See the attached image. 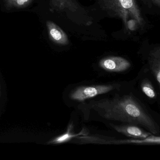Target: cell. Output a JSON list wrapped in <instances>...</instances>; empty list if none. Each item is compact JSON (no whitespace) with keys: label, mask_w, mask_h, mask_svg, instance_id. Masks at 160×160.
I'll use <instances>...</instances> for the list:
<instances>
[{"label":"cell","mask_w":160,"mask_h":160,"mask_svg":"<svg viewBox=\"0 0 160 160\" xmlns=\"http://www.w3.org/2000/svg\"><path fill=\"white\" fill-rule=\"evenodd\" d=\"M73 126L72 124H69L67 128V131L65 133L56 137V138L52 139L51 141L48 142V144H62V143H66L70 141L72 138L78 136L79 135L87 136V135L84 134V133L81 132L77 134H75L72 132Z\"/></svg>","instance_id":"cell-10"},{"label":"cell","mask_w":160,"mask_h":160,"mask_svg":"<svg viewBox=\"0 0 160 160\" xmlns=\"http://www.w3.org/2000/svg\"><path fill=\"white\" fill-rule=\"evenodd\" d=\"M56 7L61 10H67L72 13H77L80 9L74 0H53Z\"/></svg>","instance_id":"cell-9"},{"label":"cell","mask_w":160,"mask_h":160,"mask_svg":"<svg viewBox=\"0 0 160 160\" xmlns=\"http://www.w3.org/2000/svg\"><path fill=\"white\" fill-rule=\"evenodd\" d=\"M118 85H96L80 86L74 89L70 97L72 100L83 102L98 95L108 93L116 89Z\"/></svg>","instance_id":"cell-3"},{"label":"cell","mask_w":160,"mask_h":160,"mask_svg":"<svg viewBox=\"0 0 160 160\" xmlns=\"http://www.w3.org/2000/svg\"><path fill=\"white\" fill-rule=\"evenodd\" d=\"M80 141L84 143H98V144H127V143H133V144H158L160 143V138L159 136L151 135L147 138L143 139H126V140H112V139H103L100 138L94 137L93 136L81 137H78Z\"/></svg>","instance_id":"cell-4"},{"label":"cell","mask_w":160,"mask_h":160,"mask_svg":"<svg viewBox=\"0 0 160 160\" xmlns=\"http://www.w3.org/2000/svg\"><path fill=\"white\" fill-rule=\"evenodd\" d=\"M101 8L111 16L120 18L128 30L129 18L136 21L140 27L144 25V19L136 0H98Z\"/></svg>","instance_id":"cell-2"},{"label":"cell","mask_w":160,"mask_h":160,"mask_svg":"<svg viewBox=\"0 0 160 160\" xmlns=\"http://www.w3.org/2000/svg\"><path fill=\"white\" fill-rule=\"evenodd\" d=\"M88 105L89 110L92 109L103 118L140 125L153 134L159 133L158 124L132 95H117L111 98L90 101Z\"/></svg>","instance_id":"cell-1"},{"label":"cell","mask_w":160,"mask_h":160,"mask_svg":"<svg viewBox=\"0 0 160 160\" xmlns=\"http://www.w3.org/2000/svg\"><path fill=\"white\" fill-rule=\"evenodd\" d=\"M32 0H6L9 5L17 7H23L30 3Z\"/></svg>","instance_id":"cell-12"},{"label":"cell","mask_w":160,"mask_h":160,"mask_svg":"<svg viewBox=\"0 0 160 160\" xmlns=\"http://www.w3.org/2000/svg\"><path fill=\"white\" fill-rule=\"evenodd\" d=\"M99 65L101 68L108 72H122L129 69L131 63L121 57H109L101 60Z\"/></svg>","instance_id":"cell-5"},{"label":"cell","mask_w":160,"mask_h":160,"mask_svg":"<svg viewBox=\"0 0 160 160\" xmlns=\"http://www.w3.org/2000/svg\"><path fill=\"white\" fill-rule=\"evenodd\" d=\"M49 37L52 41L60 45H67L69 41L67 34L58 26L51 21L47 22Z\"/></svg>","instance_id":"cell-7"},{"label":"cell","mask_w":160,"mask_h":160,"mask_svg":"<svg viewBox=\"0 0 160 160\" xmlns=\"http://www.w3.org/2000/svg\"><path fill=\"white\" fill-rule=\"evenodd\" d=\"M150 67L158 85L160 84V50L152 51L149 59Z\"/></svg>","instance_id":"cell-8"},{"label":"cell","mask_w":160,"mask_h":160,"mask_svg":"<svg viewBox=\"0 0 160 160\" xmlns=\"http://www.w3.org/2000/svg\"><path fill=\"white\" fill-rule=\"evenodd\" d=\"M141 90L142 92L151 99H155L156 97V92L151 83L147 79H144L141 83Z\"/></svg>","instance_id":"cell-11"},{"label":"cell","mask_w":160,"mask_h":160,"mask_svg":"<svg viewBox=\"0 0 160 160\" xmlns=\"http://www.w3.org/2000/svg\"><path fill=\"white\" fill-rule=\"evenodd\" d=\"M111 127L118 132L128 137L134 139H143L152 135L150 133L141 129L140 127L134 124L116 125L110 124Z\"/></svg>","instance_id":"cell-6"},{"label":"cell","mask_w":160,"mask_h":160,"mask_svg":"<svg viewBox=\"0 0 160 160\" xmlns=\"http://www.w3.org/2000/svg\"><path fill=\"white\" fill-rule=\"evenodd\" d=\"M144 3L148 5H154L160 7V0H142Z\"/></svg>","instance_id":"cell-13"}]
</instances>
